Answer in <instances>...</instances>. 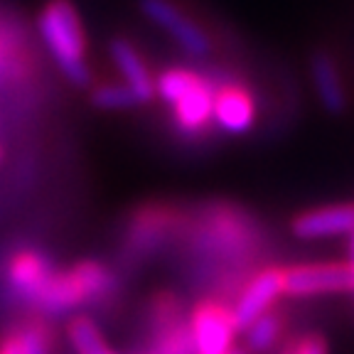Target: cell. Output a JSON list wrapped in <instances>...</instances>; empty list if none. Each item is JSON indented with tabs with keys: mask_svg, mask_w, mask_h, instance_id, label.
Returning a JSON list of instances; mask_svg holds the SVG:
<instances>
[{
	"mask_svg": "<svg viewBox=\"0 0 354 354\" xmlns=\"http://www.w3.org/2000/svg\"><path fill=\"white\" fill-rule=\"evenodd\" d=\"M261 236L259 221L243 209L234 205H209L192 229V251L212 261L236 263L254 259Z\"/></svg>",
	"mask_w": 354,
	"mask_h": 354,
	"instance_id": "6da1fadb",
	"label": "cell"
},
{
	"mask_svg": "<svg viewBox=\"0 0 354 354\" xmlns=\"http://www.w3.org/2000/svg\"><path fill=\"white\" fill-rule=\"evenodd\" d=\"M37 30L62 74L77 86H88L91 72L86 66V35L77 8L69 0H50L39 12Z\"/></svg>",
	"mask_w": 354,
	"mask_h": 354,
	"instance_id": "7a4b0ae2",
	"label": "cell"
},
{
	"mask_svg": "<svg viewBox=\"0 0 354 354\" xmlns=\"http://www.w3.org/2000/svg\"><path fill=\"white\" fill-rule=\"evenodd\" d=\"M116 290V276L99 261H79L72 268L55 271L35 308L47 317L72 315L82 305L99 303Z\"/></svg>",
	"mask_w": 354,
	"mask_h": 354,
	"instance_id": "3957f363",
	"label": "cell"
},
{
	"mask_svg": "<svg viewBox=\"0 0 354 354\" xmlns=\"http://www.w3.org/2000/svg\"><path fill=\"white\" fill-rule=\"evenodd\" d=\"M354 293V266L335 263H295L283 268V295L313 298V295Z\"/></svg>",
	"mask_w": 354,
	"mask_h": 354,
	"instance_id": "277c9868",
	"label": "cell"
},
{
	"mask_svg": "<svg viewBox=\"0 0 354 354\" xmlns=\"http://www.w3.org/2000/svg\"><path fill=\"white\" fill-rule=\"evenodd\" d=\"M232 82V79H229ZM227 82H214L205 74L194 72V79L183 94L170 104L175 128L187 138H199L214 126V94Z\"/></svg>",
	"mask_w": 354,
	"mask_h": 354,
	"instance_id": "5b68a950",
	"label": "cell"
},
{
	"mask_svg": "<svg viewBox=\"0 0 354 354\" xmlns=\"http://www.w3.org/2000/svg\"><path fill=\"white\" fill-rule=\"evenodd\" d=\"M197 354H227L239 335L234 313L227 303L207 298L192 310L187 320Z\"/></svg>",
	"mask_w": 354,
	"mask_h": 354,
	"instance_id": "8992f818",
	"label": "cell"
},
{
	"mask_svg": "<svg viewBox=\"0 0 354 354\" xmlns=\"http://www.w3.org/2000/svg\"><path fill=\"white\" fill-rule=\"evenodd\" d=\"M281 295H283L281 266H266V268L256 271L254 276H249V281L243 283V288L239 290L236 303L232 305L239 335L249 330V327L254 325L261 315H266L268 310H273V305L278 303Z\"/></svg>",
	"mask_w": 354,
	"mask_h": 354,
	"instance_id": "52a82bcc",
	"label": "cell"
},
{
	"mask_svg": "<svg viewBox=\"0 0 354 354\" xmlns=\"http://www.w3.org/2000/svg\"><path fill=\"white\" fill-rule=\"evenodd\" d=\"M140 10L150 22H155L160 30H165L189 57H209L212 39L197 22H192L175 3L170 0H140Z\"/></svg>",
	"mask_w": 354,
	"mask_h": 354,
	"instance_id": "ba28073f",
	"label": "cell"
},
{
	"mask_svg": "<svg viewBox=\"0 0 354 354\" xmlns=\"http://www.w3.org/2000/svg\"><path fill=\"white\" fill-rule=\"evenodd\" d=\"M290 234L303 241L313 239H332V236H352L354 234V205L339 202V205H322L305 209L290 219Z\"/></svg>",
	"mask_w": 354,
	"mask_h": 354,
	"instance_id": "9c48e42d",
	"label": "cell"
},
{
	"mask_svg": "<svg viewBox=\"0 0 354 354\" xmlns=\"http://www.w3.org/2000/svg\"><path fill=\"white\" fill-rule=\"evenodd\" d=\"M55 276V263L42 251L22 249L8 263V283L12 293L30 305H37L39 295Z\"/></svg>",
	"mask_w": 354,
	"mask_h": 354,
	"instance_id": "30bf717a",
	"label": "cell"
},
{
	"mask_svg": "<svg viewBox=\"0 0 354 354\" xmlns=\"http://www.w3.org/2000/svg\"><path fill=\"white\" fill-rule=\"evenodd\" d=\"M256 123V99L239 82H227L214 94V126L229 136H243Z\"/></svg>",
	"mask_w": 354,
	"mask_h": 354,
	"instance_id": "8fae6325",
	"label": "cell"
},
{
	"mask_svg": "<svg viewBox=\"0 0 354 354\" xmlns=\"http://www.w3.org/2000/svg\"><path fill=\"white\" fill-rule=\"evenodd\" d=\"M180 212L172 209V207L165 205H148L136 214L131 227V243L133 249L138 254H148V251L160 249L162 243L177 234V227H180Z\"/></svg>",
	"mask_w": 354,
	"mask_h": 354,
	"instance_id": "7c38bea8",
	"label": "cell"
},
{
	"mask_svg": "<svg viewBox=\"0 0 354 354\" xmlns=\"http://www.w3.org/2000/svg\"><path fill=\"white\" fill-rule=\"evenodd\" d=\"M310 77H313V86L317 91L320 106L330 116L347 113V106H349L347 86L342 82V72H339L337 59L330 52L325 50L313 52V57H310Z\"/></svg>",
	"mask_w": 354,
	"mask_h": 354,
	"instance_id": "4fadbf2b",
	"label": "cell"
},
{
	"mask_svg": "<svg viewBox=\"0 0 354 354\" xmlns=\"http://www.w3.org/2000/svg\"><path fill=\"white\" fill-rule=\"evenodd\" d=\"M111 59L116 62L118 72L126 79V86H131L136 91V96L140 99V104H148L155 99V77L148 69L145 59L140 57V52L133 47L128 39L118 37L111 42Z\"/></svg>",
	"mask_w": 354,
	"mask_h": 354,
	"instance_id": "5bb4252c",
	"label": "cell"
},
{
	"mask_svg": "<svg viewBox=\"0 0 354 354\" xmlns=\"http://www.w3.org/2000/svg\"><path fill=\"white\" fill-rule=\"evenodd\" d=\"M283 330H286L283 313L276 308L268 310L266 315H261L249 330L243 332L246 335V349L251 354H268L283 339Z\"/></svg>",
	"mask_w": 354,
	"mask_h": 354,
	"instance_id": "9a60e30c",
	"label": "cell"
},
{
	"mask_svg": "<svg viewBox=\"0 0 354 354\" xmlns=\"http://www.w3.org/2000/svg\"><path fill=\"white\" fill-rule=\"evenodd\" d=\"M145 354H197L189 325L180 320L155 330L153 342H150V349Z\"/></svg>",
	"mask_w": 354,
	"mask_h": 354,
	"instance_id": "2e32d148",
	"label": "cell"
},
{
	"mask_svg": "<svg viewBox=\"0 0 354 354\" xmlns=\"http://www.w3.org/2000/svg\"><path fill=\"white\" fill-rule=\"evenodd\" d=\"M91 104L106 111H123V109H133V106H140V99L126 84H99L91 91Z\"/></svg>",
	"mask_w": 354,
	"mask_h": 354,
	"instance_id": "e0dca14e",
	"label": "cell"
},
{
	"mask_svg": "<svg viewBox=\"0 0 354 354\" xmlns=\"http://www.w3.org/2000/svg\"><path fill=\"white\" fill-rule=\"evenodd\" d=\"M17 32L15 28H6L0 22V79L3 82H15L17 69L22 72V59H17Z\"/></svg>",
	"mask_w": 354,
	"mask_h": 354,
	"instance_id": "ac0fdd59",
	"label": "cell"
},
{
	"mask_svg": "<svg viewBox=\"0 0 354 354\" xmlns=\"http://www.w3.org/2000/svg\"><path fill=\"white\" fill-rule=\"evenodd\" d=\"M278 354H330V342L322 332H305L300 337H290L283 342Z\"/></svg>",
	"mask_w": 354,
	"mask_h": 354,
	"instance_id": "d6986e66",
	"label": "cell"
},
{
	"mask_svg": "<svg viewBox=\"0 0 354 354\" xmlns=\"http://www.w3.org/2000/svg\"><path fill=\"white\" fill-rule=\"evenodd\" d=\"M17 337H20L25 354H50L52 349L47 332L39 330V327H25L22 332H17Z\"/></svg>",
	"mask_w": 354,
	"mask_h": 354,
	"instance_id": "ffe728a7",
	"label": "cell"
},
{
	"mask_svg": "<svg viewBox=\"0 0 354 354\" xmlns=\"http://www.w3.org/2000/svg\"><path fill=\"white\" fill-rule=\"evenodd\" d=\"M0 354H25L20 337H17V335H12V337L3 339V342H0Z\"/></svg>",
	"mask_w": 354,
	"mask_h": 354,
	"instance_id": "44dd1931",
	"label": "cell"
},
{
	"mask_svg": "<svg viewBox=\"0 0 354 354\" xmlns=\"http://www.w3.org/2000/svg\"><path fill=\"white\" fill-rule=\"evenodd\" d=\"M227 354H251V352H249V349H246V347H232Z\"/></svg>",
	"mask_w": 354,
	"mask_h": 354,
	"instance_id": "7402d4cb",
	"label": "cell"
}]
</instances>
